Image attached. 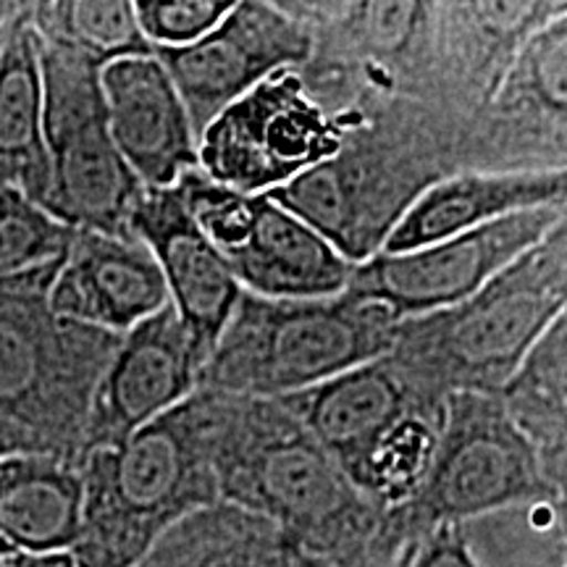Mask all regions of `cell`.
Listing matches in <instances>:
<instances>
[{
  "label": "cell",
  "instance_id": "6da1fadb",
  "mask_svg": "<svg viewBox=\"0 0 567 567\" xmlns=\"http://www.w3.org/2000/svg\"><path fill=\"white\" fill-rule=\"evenodd\" d=\"M216 394L218 496L276 523L329 567H381L384 509L279 400Z\"/></svg>",
  "mask_w": 567,
  "mask_h": 567
},
{
  "label": "cell",
  "instance_id": "7a4b0ae2",
  "mask_svg": "<svg viewBox=\"0 0 567 567\" xmlns=\"http://www.w3.org/2000/svg\"><path fill=\"white\" fill-rule=\"evenodd\" d=\"M313 38L297 66L313 101L347 134L402 109L473 118L446 61L442 3H279Z\"/></svg>",
  "mask_w": 567,
  "mask_h": 567
},
{
  "label": "cell",
  "instance_id": "3957f363",
  "mask_svg": "<svg viewBox=\"0 0 567 567\" xmlns=\"http://www.w3.org/2000/svg\"><path fill=\"white\" fill-rule=\"evenodd\" d=\"M471 118L402 109L360 126L342 151L268 193L329 239L352 266L384 252L402 218L439 182L465 172Z\"/></svg>",
  "mask_w": 567,
  "mask_h": 567
},
{
  "label": "cell",
  "instance_id": "277c9868",
  "mask_svg": "<svg viewBox=\"0 0 567 567\" xmlns=\"http://www.w3.org/2000/svg\"><path fill=\"white\" fill-rule=\"evenodd\" d=\"M216 394L197 389L124 444L84 460L80 567H137L184 517L221 502L213 467Z\"/></svg>",
  "mask_w": 567,
  "mask_h": 567
},
{
  "label": "cell",
  "instance_id": "5b68a950",
  "mask_svg": "<svg viewBox=\"0 0 567 567\" xmlns=\"http://www.w3.org/2000/svg\"><path fill=\"white\" fill-rule=\"evenodd\" d=\"M567 308V216L476 295L396 326L389 360L421 392L502 394Z\"/></svg>",
  "mask_w": 567,
  "mask_h": 567
},
{
  "label": "cell",
  "instance_id": "8992f818",
  "mask_svg": "<svg viewBox=\"0 0 567 567\" xmlns=\"http://www.w3.org/2000/svg\"><path fill=\"white\" fill-rule=\"evenodd\" d=\"M400 321L352 295L268 300L243 292L203 365L200 389L279 400L392 352Z\"/></svg>",
  "mask_w": 567,
  "mask_h": 567
},
{
  "label": "cell",
  "instance_id": "52a82bcc",
  "mask_svg": "<svg viewBox=\"0 0 567 567\" xmlns=\"http://www.w3.org/2000/svg\"><path fill=\"white\" fill-rule=\"evenodd\" d=\"M61 264L0 279V413L30 431L48 455L84 465L92 396L122 334L53 313Z\"/></svg>",
  "mask_w": 567,
  "mask_h": 567
},
{
  "label": "cell",
  "instance_id": "ba28073f",
  "mask_svg": "<svg viewBox=\"0 0 567 567\" xmlns=\"http://www.w3.org/2000/svg\"><path fill=\"white\" fill-rule=\"evenodd\" d=\"M279 402L381 509L405 505L423 486L446 408L410 384L389 354Z\"/></svg>",
  "mask_w": 567,
  "mask_h": 567
},
{
  "label": "cell",
  "instance_id": "9c48e42d",
  "mask_svg": "<svg viewBox=\"0 0 567 567\" xmlns=\"http://www.w3.org/2000/svg\"><path fill=\"white\" fill-rule=\"evenodd\" d=\"M542 452L499 394L446 396L444 425L429 476L405 505L386 509L402 547L446 523L463 526L523 505H549Z\"/></svg>",
  "mask_w": 567,
  "mask_h": 567
},
{
  "label": "cell",
  "instance_id": "30bf717a",
  "mask_svg": "<svg viewBox=\"0 0 567 567\" xmlns=\"http://www.w3.org/2000/svg\"><path fill=\"white\" fill-rule=\"evenodd\" d=\"M40 63L51 161L45 210L74 229L132 237L130 216L145 187L111 137L103 69L42 42Z\"/></svg>",
  "mask_w": 567,
  "mask_h": 567
},
{
  "label": "cell",
  "instance_id": "8fae6325",
  "mask_svg": "<svg viewBox=\"0 0 567 567\" xmlns=\"http://www.w3.org/2000/svg\"><path fill=\"white\" fill-rule=\"evenodd\" d=\"M344 134L300 71L281 69L231 103L197 140L200 172L243 195H268L342 151Z\"/></svg>",
  "mask_w": 567,
  "mask_h": 567
},
{
  "label": "cell",
  "instance_id": "7c38bea8",
  "mask_svg": "<svg viewBox=\"0 0 567 567\" xmlns=\"http://www.w3.org/2000/svg\"><path fill=\"white\" fill-rule=\"evenodd\" d=\"M565 210H530L410 252H379L354 266L347 295L386 308L396 321L460 305L565 221Z\"/></svg>",
  "mask_w": 567,
  "mask_h": 567
},
{
  "label": "cell",
  "instance_id": "4fadbf2b",
  "mask_svg": "<svg viewBox=\"0 0 567 567\" xmlns=\"http://www.w3.org/2000/svg\"><path fill=\"white\" fill-rule=\"evenodd\" d=\"M567 168V11L517 53L465 134V172Z\"/></svg>",
  "mask_w": 567,
  "mask_h": 567
},
{
  "label": "cell",
  "instance_id": "5bb4252c",
  "mask_svg": "<svg viewBox=\"0 0 567 567\" xmlns=\"http://www.w3.org/2000/svg\"><path fill=\"white\" fill-rule=\"evenodd\" d=\"M153 53L172 74L200 140L252 87L276 71L302 66L313 53V38L279 3L245 0L195 45Z\"/></svg>",
  "mask_w": 567,
  "mask_h": 567
},
{
  "label": "cell",
  "instance_id": "9a60e30c",
  "mask_svg": "<svg viewBox=\"0 0 567 567\" xmlns=\"http://www.w3.org/2000/svg\"><path fill=\"white\" fill-rule=\"evenodd\" d=\"M205 358L172 305L126 331L97 381L82 457L111 450L200 389Z\"/></svg>",
  "mask_w": 567,
  "mask_h": 567
},
{
  "label": "cell",
  "instance_id": "2e32d148",
  "mask_svg": "<svg viewBox=\"0 0 567 567\" xmlns=\"http://www.w3.org/2000/svg\"><path fill=\"white\" fill-rule=\"evenodd\" d=\"M130 234L153 252L172 308L208 363L245 292L237 276L197 226L176 184L168 189H142L130 216Z\"/></svg>",
  "mask_w": 567,
  "mask_h": 567
},
{
  "label": "cell",
  "instance_id": "e0dca14e",
  "mask_svg": "<svg viewBox=\"0 0 567 567\" xmlns=\"http://www.w3.org/2000/svg\"><path fill=\"white\" fill-rule=\"evenodd\" d=\"M111 137L147 189H168L200 168L197 132L166 66L153 55L103 69Z\"/></svg>",
  "mask_w": 567,
  "mask_h": 567
},
{
  "label": "cell",
  "instance_id": "ac0fdd59",
  "mask_svg": "<svg viewBox=\"0 0 567 567\" xmlns=\"http://www.w3.org/2000/svg\"><path fill=\"white\" fill-rule=\"evenodd\" d=\"M166 305L161 268L137 237L87 229L76 231L51 287L53 313L122 337Z\"/></svg>",
  "mask_w": 567,
  "mask_h": 567
},
{
  "label": "cell",
  "instance_id": "d6986e66",
  "mask_svg": "<svg viewBox=\"0 0 567 567\" xmlns=\"http://www.w3.org/2000/svg\"><path fill=\"white\" fill-rule=\"evenodd\" d=\"M245 292L268 300H329L350 287L354 266L271 195H255L245 237L224 252Z\"/></svg>",
  "mask_w": 567,
  "mask_h": 567
},
{
  "label": "cell",
  "instance_id": "ffe728a7",
  "mask_svg": "<svg viewBox=\"0 0 567 567\" xmlns=\"http://www.w3.org/2000/svg\"><path fill=\"white\" fill-rule=\"evenodd\" d=\"M530 210L567 213L565 172H463L417 200L384 252H410Z\"/></svg>",
  "mask_w": 567,
  "mask_h": 567
},
{
  "label": "cell",
  "instance_id": "44dd1931",
  "mask_svg": "<svg viewBox=\"0 0 567 567\" xmlns=\"http://www.w3.org/2000/svg\"><path fill=\"white\" fill-rule=\"evenodd\" d=\"M84 520V465L59 455L0 460V538L21 555L74 551Z\"/></svg>",
  "mask_w": 567,
  "mask_h": 567
},
{
  "label": "cell",
  "instance_id": "7402d4cb",
  "mask_svg": "<svg viewBox=\"0 0 567 567\" xmlns=\"http://www.w3.org/2000/svg\"><path fill=\"white\" fill-rule=\"evenodd\" d=\"M0 187L19 189L42 208L51 195L45 84L32 17L0 42Z\"/></svg>",
  "mask_w": 567,
  "mask_h": 567
},
{
  "label": "cell",
  "instance_id": "603a6c76",
  "mask_svg": "<svg viewBox=\"0 0 567 567\" xmlns=\"http://www.w3.org/2000/svg\"><path fill=\"white\" fill-rule=\"evenodd\" d=\"M137 567H329L268 517L216 502L184 517Z\"/></svg>",
  "mask_w": 567,
  "mask_h": 567
},
{
  "label": "cell",
  "instance_id": "cb8c5ba5",
  "mask_svg": "<svg viewBox=\"0 0 567 567\" xmlns=\"http://www.w3.org/2000/svg\"><path fill=\"white\" fill-rule=\"evenodd\" d=\"M32 30L42 45L74 53L105 69L153 55L132 0H48L32 6Z\"/></svg>",
  "mask_w": 567,
  "mask_h": 567
},
{
  "label": "cell",
  "instance_id": "d4e9b609",
  "mask_svg": "<svg viewBox=\"0 0 567 567\" xmlns=\"http://www.w3.org/2000/svg\"><path fill=\"white\" fill-rule=\"evenodd\" d=\"M502 402L520 429L534 439L538 452L567 446V308L538 339L534 352L502 389Z\"/></svg>",
  "mask_w": 567,
  "mask_h": 567
},
{
  "label": "cell",
  "instance_id": "484cf974",
  "mask_svg": "<svg viewBox=\"0 0 567 567\" xmlns=\"http://www.w3.org/2000/svg\"><path fill=\"white\" fill-rule=\"evenodd\" d=\"M76 231L19 189L0 187V279L61 264Z\"/></svg>",
  "mask_w": 567,
  "mask_h": 567
},
{
  "label": "cell",
  "instance_id": "4316f807",
  "mask_svg": "<svg viewBox=\"0 0 567 567\" xmlns=\"http://www.w3.org/2000/svg\"><path fill=\"white\" fill-rule=\"evenodd\" d=\"M142 34L153 51L195 45L229 17V0H137Z\"/></svg>",
  "mask_w": 567,
  "mask_h": 567
},
{
  "label": "cell",
  "instance_id": "83f0119b",
  "mask_svg": "<svg viewBox=\"0 0 567 567\" xmlns=\"http://www.w3.org/2000/svg\"><path fill=\"white\" fill-rule=\"evenodd\" d=\"M394 567H481L463 526L446 523L415 542Z\"/></svg>",
  "mask_w": 567,
  "mask_h": 567
},
{
  "label": "cell",
  "instance_id": "f1b7e54d",
  "mask_svg": "<svg viewBox=\"0 0 567 567\" xmlns=\"http://www.w3.org/2000/svg\"><path fill=\"white\" fill-rule=\"evenodd\" d=\"M542 460L551 486L549 509L567 542V446L557 452H547V455H542Z\"/></svg>",
  "mask_w": 567,
  "mask_h": 567
},
{
  "label": "cell",
  "instance_id": "f546056e",
  "mask_svg": "<svg viewBox=\"0 0 567 567\" xmlns=\"http://www.w3.org/2000/svg\"><path fill=\"white\" fill-rule=\"evenodd\" d=\"M13 455H48L30 431L0 413V460Z\"/></svg>",
  "mask_w": 567,
  "mask_h": 567
},
{
  "label": "cell",
  "instance_id": "4dcf8cb0",
  "mask_svg": "<svg viewBox=\"0 0 567 567\" xmlns=\"http://www.w3.org/2000/svg\"><path fill=\"white\" fill-rule=\"evenodd\" d=\"M6 567H80L76 565V559L71 551H66V555H21V551H17L9 563H6Z\"/></svg>",
  "mask_w": 567,
  "mask_h": 567
},
{
  "label": "cell",
  "instance_id": "1f68e13d",
  "mask_svg": "<svg viewBox=\"0 0 567 567\" xmlns=\"http://www.w3.org/2000/svg\"><path fill=\"white\" fill-rule=\"evenodd\" d=\"M32 17V3H17V0H0V38H6L13 27Z\"/></svg>",
  "mask_w": 567,
  "mask_h": 567
},
{
  "label": "cell",
  "instance_id": "d6a6232c",
  "mask_svg": "<svg viewBox=\"0 0 567 567\" xmlns=\"http://www.w3.org/2000/svg\"><path fill=\"white\" fill-rule=\"evenodd\" d=\"M13 555H17V549H11L9 544H6L3 538H0V567H6V563H9Z\"/></svg>",
  "mask_w": 567,
  "mask_h": 567
},
{
  "label": "cell",
  "instance_id": "836d02e7",
  "mask_svg": "<svg viewBox=\"0 0 567 567\" xmlns=\"http://www.w3.org/2000/svg\"><path fill=\"white\" fill-rule=\"evenodd\" d=\"M563 567H567V547H565V563H563Z\"/></svg>",
  "mask_w": 567,
  "mask_h": 567
},
{
  "label": "cell",
  "instance_id": "e575fe53",
  "mask_svg": "<svg viewBox=\"0 0 567 567\" xmlns=\"http://www.w3.org/2000/svg\"><path fill=\"white\" fill-rule=\"evenodd\" d=\"M0 42H3V38H0Z\"/></svg>",
  "mask_w": 567,
  "mask_h": 567
}]
</instances>
